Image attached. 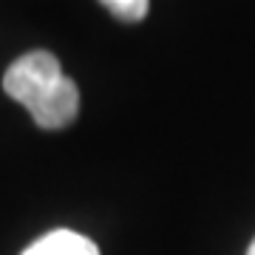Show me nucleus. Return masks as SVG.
<instances>
[{"instance_id":"nucleus-1","label":"nucleus","mask_w":255,"mask_h":255,"mask_svg":"<svg viewBox=\"0 0 255 255\" xmlns=\"http://www.w3.org/2000/svg\"><path fill=\"white\" fill-rule=\"evenodd\" d=\"M3 91L31 114L37 128L63 130L80 114L77 82L63 74L51 51H28L3 74Z\"/></svg>"},{"instance_id":"nucleus-2","label":"nucleus","mask_w":255,"mask_h":255,"mask_svg":"<svg viewBox=\"0 0 255 255\" xmlns=\"http://www.w3.org/2000/svg\"><path fill=\"white\" fill-rule=\"evenodd\" d=\"M20 255H100V250L91 238L74 230H51L34 244H28Z\"/></svg>"},{"instance_id":"nucleus-3","label":"nucleus","mask_w":255,"mask_h":255,"mask_svg":"<svg viewBox=\"0 0 255 255\" xmlns=\"http://www.w3.org/2000/svg\"><path fill=\"white\" fill-rule=\"evenodd\" d=\"M100 3L114 14V17L125 20V23H139V20H145L147 9H150V0H100Z\"/></svg>"},{"instance_id":"nucleus-4","label":"nucleus","mask_w":255,"mask_h":255,"mask_svg":"<svg viewBox=\"0 0 255 255\" xmlns=\"http://www.w3.org/2000/svg\"><path fill=\"white\" fill-rule=\"evenodd\" d=\"M247 255H255V238H253V244H250V250H247Z\"/></svg>"}]
</instances>
